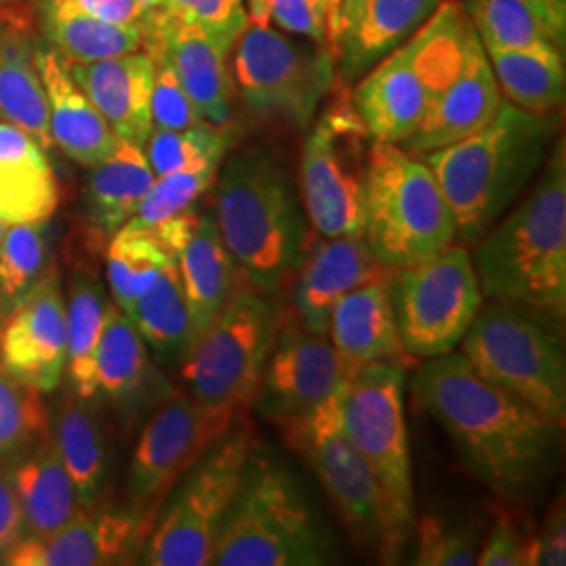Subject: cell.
Instances as JSON below:
<instances>
[{"instance_id": "1", "label": "cell", "mask_w": 566, "mask_h": 566, "mask_svg": "<svg viewBox=\"0 0 566 566\" xmlns=\"http://www.w3.org/2000/svg\"><path fill=\"white\" fill-rule=\"evenodd\" d=\"M413 397L493 493L523 500L542 483L563 426L483 380L462 353L426 359L413 378Z\"/></svg>"}, {"instance_id": "2", "label": "cell", "mask_w": 566, "mask_h": 566, "mask_svg": "<svg viewBox=\"0 0 566 566\" xmlns=\"http://www.w3.org/2000/svg\"><path fill=\"white\" fill-rule=\"evenodd\" d=\"M544 170L525 200L476 243L474 271L483 296L546 315L566 313L565 139L549 147Z\"/></svg>"}, {"instance_id": "3", "label": "cell", "mask_w": 566, "mask_h": 566, "mask_svg": "<svg viewBox=\"0 0 566 566\" xmlns=\"http://www.w3.org/2000/svg\"><path fill=\"white\" fill-rule=\"evenodd\" d=\"M554 124L502 102L493 120L462 142L424 154L455 219V240L476 245L546 160Z\"/></svg>"}, {"instance_id": "4", "label": "cell", "mask_w": 566, "mask_h": 566, "mask_svg": "<svg viewBox=\"0 0 566 566\" xmlns=\"http://www.w3.org/2000/svg\"><path fill=\"white\" fill-rule=\"evenodd\" d=\"M217 229L252 287L273 294L306 252V219L280 164L248 149L224 164Z\"/></svg>"}, {"instance_id": "5", "label": "cell", "mask_w": 566, "mask_h": 566, "mask_svg": "<svg viewBox=\"0 0 566 566\" xmlns=\"http://www.w3.org/2000/svg\"><path fill=\"white\" fill-rule=\"evenodd\" d=\"M334 558V539L303 489L282 464L252 449L227 510L212 565L322 566Z\"/></svg>"}, {"instance_id": "6", "label": "cell", "mask_w": 566, "mask_h": 566, "mask_svg": "<svg viewBox=\"0 0 566 566\" xmlns=\"http://www.w3.org/2000/svg\"><path fill=\"white\" fill-rule=\"evenodd\" d=\"M464 7L443 0L424 25L378 61L355 91V112L374 142L403 145L464 57Z\"/></svg>"}, {"instance_id": "7", "label": "cell", "mask_w": 566, "mask_h": 566, "mask_svg": "<svg viewBox=\"0 0 566 566\" xmlns=\"http://www.w3.org/2000/svg\"><path fill=\"white\" fill-rule=\"evenodd\" d=\"M364 240L388 271L424 263L455 243V219L428 164L374 142L365 166Z\"/></svg>"}, {"instance_id": "8", "label": "cell", "mask_w": 566, "mask_h": 566, "mask_svg": "<svg viewBox=\"0 0 566 566\" xmlns=\"http://www.w3.org/2000/svg\"><path fill=\"white\" fill-rule=\"evenodd\" d=\"M252 449V428L235 422L182 474L166 495V504L158 507L137 558L139 565H212L227 510L242 483Z\"/></svg>"}, {"instance_id": "9", "label": "cell", "mask_w": 566, "mask_h": 566, "mask_svg": "<svg viewBox=\"0 0 566 566\" xmlns=\"http://www.w3.org/2000/svg\"><path fill=\"white\" fill-rule=\"evenodd\" d=\"M343 428L385 493L390 546L385 563H399L413 525V485L405 428V369L365 364L353 371L340 399Z\"/></svg>"}, {"instance_id": "10", "label": "cell", "mask_w": 566, "mask_h": 566, "mask_svg": "<svg viewBox=\"0 0 566 566\" xmlns=\"http://www.w3.org/2000/svg\"><path fill=\"white\" fill-rule=\"evenodd\" d=\"M460 346L462 357L483 380L512 392L554 424H565V348L526 311L489 301Z\"/></svg>"}, {"instance_id": "11", "label": "cell", "mask_w": 566, "mask_h": 566, "mask_svg": "<svg viewBox=\"0 0 566 566\" xmlns=\"http://www.w3.org/2000/svg\"><path fill=\"white\" fill-rule=\"evenodd\" d=\"M277 327L263 292L238 287L179 367L187 395L206 407L242 413L256 399Z\"/></svg>"}, {"instance_id": "12", "label": "cell", "mask_w": 566, "mask_h": 566, "mask_svg": "<svg viewBox=\"0 0 566 566\" xmlns=\"http://www.w3.org/2000/svg\"><path fill=\"white\" fill-rule=\"evenodd\" d=\"M390 273L388 296L405 353L416 359L453 353L485 301L464 243Z\"/></svg>"}, {"instance_id": "13", "label": "cell", "mask_w": 566, "mask_h": 566, "mask_svg": "<svg viewBox=\"0 0 566 566\" xmlns=\"http://www.w3.org/2000/svg\"><path fill=\"white\" fill-rule=\"evenodd\" d=\"M343 390L313 411L280 426L287 446L303 455L322 481L350 537L361 546L378 547L386 560L390 512L371 468L344 432Z\"/></svg>"}, {"instance_id": "14", "label": "cell", "mask_w": 566, "mask_h": 566, "mask_svg": "<svg viewBox=\"0 0 566 566\" xmlns=\"http://www.w3.org/2000/svg\"><path fill=\"white\" fill-rule=\"evenodd\" d=\"M233 76L254 118L306 126L334 81V55L280 30L248 23L233 46Z\"/></svg>"}, {"instance_id": "15", "label": "cell", "mask_w": 566, "mask_h": 566, "mask_svg": "<svg viewBox=\"0 0 566 566\" xmlns=\"http://www.w3.org/2000/svg\"><path fill=\"white\" fill-rule=\"evenodd\" d=\"M238 418L240 411L206 407L181 392L164 397L133 453L126 481L128 510L156 518L170 489Z\"/></svg>"}, {"instance_id": "16", "label": "cell", "mask_w": 566, "mask_h": 566, "mask_svg": "<svg viewBox=\"0 0 566 566\" xmlns=\"http://www.w3.org/2000/svg\"><path fill=\"white\" fill-rule=\"evenodd\" d=\"M359 116L329 112L306 135L301 191L308 221L322 238L364 235L365 166L357 142Z\"/></svg>"}, {"instance_id": "17", "label": "cell", "mask_w": 566, "mask_h": 566, "mask_svg": "<svg viewBox=\"0 0 566 566\" xmlns=\"http://www.w3.org/2000/svg\"><path fill=\"white\" fill-rule=\"evenodd\" d=\"M355 369L325 334L301 322H280L254 399L256 411L275 424L301 418L340 392Z\"/></svg>"}, {"instance_id": "18", "label": "cell", "mask_w": 566, "mask_h": 566, "mask_svg": "<svg viewBox=\"0 0 566 566\" xmlns=\"http://www.w3.org/2000/svg\"><path fill=\"white\" fill-rule=\"evenodd\" d=\"M67 327L57 266L51 264L0 322V365L21 385L49 395L65 374Z\"/></svg>"}, {"instance_id": "19", "label": "cell", "mask_w": 566, "mask_h": 566, "mask_svg": "<svg viewBox=\"0 0 566 566\" xmlns=\"http://www.w3.org/2000/svg\"><path fill=\"white\" fill-rule=\"evenodd\" d=\"M156 518L133 510L81 507L78 514L44 537H23L2 565L99 566L137 563Z\"/></svg>"}, {"instance_id": "20", "label": "cell", "mask_w": 566, "mask_h": 566, "mask_svg": "<svg viewBox=\"0 0 566 566\" xmlns=\"http://www.w3.org/2000/svg\"><path fill=\"white\" fill-rule=\"evenodd\" d=\"M502 102L504 95L491 70L485 46L470 23L464 57L455 76L430 103L424 120L401 147L416 156H424L451 143L462 142L493 120Z\"/></svg>"}, {"instance_id": "21", "label": "cell", "mask_w": 566, "mask_h": 566, "mask_svg": "<svg viewBox=\"0 0 566 566\" xmlns=\"http://www.w3.org/2000/svg\"><path fill=\"white\" fill-rule=\"evenodd\" d=\"M294 287V308L298 322L315 332L327 334L332 306L350 290L390 273L374 256L364 235L324 238L304 252Z\"/></svg>"}, {"instance_id": "22", "label": "cell", "mask_w": 566, "mask_h": 566, "mask_svg": "<svg viewBox=\"0 0 566 566\" xmlns=\"http://www.w3.org/2000/svg\"><path fill=\"white\" fill-rule=\"evenodd\" d=\"M70 74L109 124L118 142L145 145L151 130L154 60L149 53H128L93 63L67 61Z\"/></svg>"}, {"instance_id": "23", "label": "cell", "mask_w": 566, "mask_h": 566, "mask_svg": "<svg viewBox=\"0 0 566 566\" xmlns=\"http://www.w3.org/2000/svg\"><path fill=\"white\" fill-rule=\"evenodd\" d=\"M143 46L163 51L203 122L229 126L233 97L229 51L198 28L163 25L147 18H143Z\"/></svg>"}, {"instance_id": "24", "label": "cell", "mask_w": 566, "mask_h": 566, "mask_svg": "<svg viewBox=\"0 0 566 566\" xmlns=\"http://www.w3.org/2000/svg\"><path fill=\"white\" fill-rule=\"evenodd\" d=\"M34 61L46 93L53 145H57L70 160L88 168L109 158L118 147V137L72 78L67 61L51 49L39 51Z\"/></svg>"}, {"instance_id": "25", "label": "cell", "mask_w": 566, "mask_h": 566, "mask_svg": "<svg viewBox=\"0 0 566 566\" xmlns=\"http://www.w3.org/2000/svg\"><path fill=\"white\" fill-rule=\"evenodd\" d=\"M329 343L355 367L407 361L388 296V273L364 283L332 306L327 322Z\"/></svg>"}, {"instance_id": "26", "label": "cell", "mask_w": 566, "mask_h": 566, "mask_svg": "<svg viewBox=\"0 0 566 566\" xmlns=\"http://www.w3.org/2000/svg\"><path fill=\"white\" fill-rule=\"evenodd\" d=\"M20 500L25 537H44L67 525L81 510L74 483L51 432L4 462Z\"/></svg>"}, {"instance_id": "27", "label": "cell", "mask_w": 566, "mask_h": 566, "mask_svg": "<svg viewBox=\"0 0 566 566\" xmlns=\"http://www.w3.org/2000/svg\"><path fill=\"white\" fill-rule=\"evenodd\" d=\"M443 0H367L338 46V70L359 81L390 51L416 34Z\"/></svg>"}, {"instance_id": "28", "label": "cell", "mask_w": 566, "mask_h": 566, "mask_svg": "<svg viewBox=\"0 0 566 566\" xmlns=\"http://www.w3.org/2000/svg\"><path fill=\"white\" fill-rule=\"evenodd\" d=\"M177 266L193 327L200 338L240 287L235 261L212 217L198 219L177 256Z\"/></svg>"}, {"instance_id": "29", "label": "cell", "mask_w": 566, "mask_h": 566, "mask_svg": "<svg viewBox=\"0 0 566 566\" xmlns=\"http://www.w3.org/2000/svg\"><path fill=\"white\" fill-rule=\"evenodd\" d=\"M156 369L149 359L147 344L128 315L114 303L107 304L102 338L95 355L97 395L135 411L156 385Z\"/></svg>"}, {"instance_id": "30", "label": "cell", "mask_w": 566, "mask_h": 566, "mask_svg": "<svg viewBox=\"0 0 566 566\" xmlns=\"http://www.w3.org/2000/svg\"><path fill=\"white\" fill-rule=\"evenodd\" d=\"M154 179L142 145L118 142L109 158L93 166L84 189V214L93 233L109 240L135 214Z\"/></svg>"}, {"instance_id": "31", "label": "cell", "mask_w": 566, "mask_h": 566, "mask_svg": "<svg viewBox=\"0 0 566 566\" xmlns=\"http://www.w3.org/2000/svg\"><path fill=\"white\" fill-rule=\"evenodd\" d=\"M483 46L506 102L539 116L563 105L566 93L563 49H556L552 44Z\"/></svg>"}, {"instance_id": "32", "label": "cell", "mask_w": 566, "mask_h": 566, "mask_svg": "<svg viewBox=\"0 0 566 566\" xmlns=\"http://www.w3.org/2000/svg\"><path fill=\"white\" fill-rule=\"evenodd\" d=\"M51 437L74 483L78 504L97 506L109 479V451L102 422L88 399L70 392L55 413Z\"/></svg>"}, {"instance_id": "33", "label": "cell", "mask_w": 566, "mask_h": 566, "mask_svg": "<svg viewBox=\"0 0 566 566\" xmlns=\"http://www.w3.org/2000/svg\"><path fill=\"white\" fill-rule=\"evenodd\" d=\"M126 315L160 364L181 367L198 343L177 261L164 266Z\"/></svg>"}, {"instance_id": "34", "label": "cell", "mask_w": 566, "mask_h": 566, "mask_svg": "<svg viewBox=\"0 0 566 566\" xmlns=\"http://www.w3.org/2000/svg\"><path fill=\"white\" fill-rule=\"evenodd\" d=\"M483 44H552L565 51L566 0H464Z\"/></svg>"}, {"instance_id": "35", "label": "cell", "mask_w": 566, "mask_h": 566, "mask_svg": "<svg viewBox=\"0 0 566 566\" xmlns=\"http://www.w3.org/2000/svg\"><path fill=\"white\" fill-rule=\"evenodd\" d=\"M107 296L99 277L91 271H76L65 303V327H67V357L65 369L72 392L82 399L97 397L95 386V355L102 338Z\"/></svg>"}, {"instance_id": "36", "label": "cell", "mask_w": 566, "mask_h": 566, "mask_svg": "<svg viewBox=\"0 0 566 566\" xmlns=\"http://www.w3.org/2000/svg\"><path fill=\"white\" fill-rule=\"evenodd\" d=\"M44 23L57 53L74 63L122 57L143 46V21L116 23L78 9L44 4Z\"/></svg>"}, {"instance_id": "37", "label": "cell", "mask_w": 566, "mask_h": 566, "mask_svg": "<svg viewBox=\"0 0 566 566\" xmlns=\"http://www.w3.org/2000/svg\"><path fill=\"white\" fill-rule=\"evenodd\" d=\"M0 118L25 130L49 151V103L36 61L20 44L0 41Z\"/></svg>"}, {"instance_id": "38", "label": "cell", "mask_w": 566, "mask_h": 566, "mask_svg": "<svg viewBox=\"0 0 566 566\" xmlns=\"http://www.w3.org/2000/svg\"><path fill=\"white\" fill-rule=\"evenodd\" d=\"M175 261L151 229L124 224L107 245V283L112 303L128 313L133 303L156 282L166 264Z\"/></svg>"}, {"instance_id": "39", "label": "cell", "mask_w": 566, "mask_h": 566, "mask_svg": "<svg viewBox=\"0 0 566 566\" xmlns=\"http://www.w3.org/2000/svg\"><path fill=\"white\" fill-rule=\"evenodd\" d=\"M51 264L46 221L9 224L0 242V317L41 282Z\"/></svg>"}, {"instance_id": "40", "label": "cell", "mask_w": 566, "mask_h": 566, "mask_svg": "<svg viewBox=\"0 0 566 566\" xmlns=\"http://www.w3.org/2000/svg\"><path fill=\"white\" fill-rule=\"evenodd\" d=\"M231 143L233 135L229 126L221 128L202 120L182 130L154 128L143 145V151L154 175L163 177L203 164H221Z\"/></svg>"}, {"instance_id": "41", "label": "cell", "mask_w": 566, "mask_h": 566, "mask_svg": "<svg viewBox=\"0 0 566 566\" xmlns=\"http://www.w3.org/2000/svg\"><path fill=\"white\" fill-rule=\"evenodd\" d=\"M51 432L41 392L21 385L0 365V464Z\"/></svg>"}, {"instance_id": "42", "label": "cell", "mask_w": 566, "mask_h": 566, "mask_svg": "<svg viewBox=\"0 0 566 566\" xmlns=\"http://www.w3.org/2000/svg\"><path fill=\"white\" fill-rule=\"evenodd\" d=\"M145 18L163 25L198 28L229 53L250 23L245 0H164Z\"/></svg>"}, {"instance_id": "43", "label": "cell", "mask_w": 566, "mask_h": 566, "mask_svg": "<svg viewBox=\"0 0 566 566\" xmlns=\"http://www.w3.org/2000/svg\"><path fill=\"white\" fill-rule=\"evenodd\" d=\"M219 166L221 164H203L198 168H187L156 177L147 193L143 196L135 214L124 224L135 229H151L181 214L206 189H210V185L217 179Z\"/></svg>"}, {"instance_id": "44", "label": "cell", "mask_w": 566, "mask_h": 566, "mask_svg": "<svg viewBox=\"0 0 566 566\" xmlns=\"http://www.w3.org/2000/svg\"><path fill=\"white\" fill-rule=\"evenodd\" d=\"M269 21L324 46L334 60L343 39V0H269Z\"/></svg>"}, {"instance_id": "45", "label": "cell", "mask_w": 566, "mask_h": 566, "mask_svg": "<svg viewBox=\"0 0 566 566\" xmlns=\"http://www.w3.org/2000/svg\"><path fill=\"white\" fill-rule=\"evenodd\" d=\"M481 542L476 533L464 526L449 525L443 518L428 516L418 525V546L413 565L472 566L476 565Z\"/></svg>"}, {"instance_id": "46", "label": "cell", "mask_w": 566, "mask_h": 566, "mask_svg": "<svg viewBox=\"0 0 566 566\" xmlns=\"http://www.w3.org/2000/svg\"><path fill=\"white\" fill-rule=\"evenodd\" d=\"M154 60V88H151V120L154 128L182 130L202 122L196 105L189 99L181 81L166 60L163 51L145 49Z\"/></svg>"}, {"instance_id": "47", "label": "cell", "mask_w": 566, "mask_h": 566, "mask_svg": "<svg viewBox=\"0 0 566 566\" xmlns=\"http://www.w3.org/2000/svg\"><path fill=\"white\" fill-rule=\"evenodd\" d=\"M57 208V182L0 172V219L7 223L49 221Z\"/></svg>"}, {"instance_id": "48", "label": "cell", "mask_w": 566, "mask_h": 566, "mask_svg": "<svg viewBox=\"0 0 566 566\" xmlns=\"http://www.w3.org/2000/svg\"><path fill=\"white\" fill-rule=\"evenodd\" d=\"M476 565L535 566V535L510 512L500 514L483 546L479 547Z\"/></svg>"}, {"instance_id": "49", "label": "cell", "mask_w": 566, "mask_h": 566, "mask_svg": "<svg viewBox=\"0 0 566 566\" xmlns=\"http://www.w3.org/2000/svg\"><path fill=\"white\" fill-rule=\"evenodd\" d=\"M0 172L25 179L53 177L41 143L9 122H0Z\"/></svg>"}, {"instance_id": "50", "label": "cell", "mask_w": 566, "mask_h": 566, "mask_svg": "<svg viewBox=\"0 0 566 566\" xmlns=\"http://www.w3.org/2000/svg\"><path fill=\"white\" fill-rule=\"evenodd\" d=\"M23 537H25V523H23L20 500L7 474V468L0 464V565Z\"/></svg>"}, {"instance_id": "51", "label": "cell", "mask_w": 566, "mask_h": 566, "mask_svg": "<svg viewBox=\"0 0 566 566\" xmlns=\"http://www.w3.org/2000/svg\"><path fill=\"white\" fill-rule=\"evenodd\" d=\"M566 563V518L563 502L552 507L542 531L535 535V566Z\"/></svg>"}, {"instance_id": "52", "label": "cell", "mask_w": 566, "mask_h": 566, "mask_svg": "<svg viewBox=\"0 0 566 566\" xmlns=\"http://www.w3.org/2000/svg\"><path fill=\"white\" fill-rule=\"evenodd\" d=\"M46 4L78 9L88 15L116 23H139L149 11L139 0H46Z\"/></svg>"}, {"instance_id": "53", "label": "cell", "mask_w": 566, "mask_h": 566, "mask_svg": "<svg viewBox=\"0 0 566 566\" xmlns=\"http://www.w3.org/2000/svg\"><path fill=\"white\" fill-rule=\"evenodd\" d=\"M245 9H248V18L252 23L266 25L269 21V0H245Z\"/></svg>"}, {"instance_id": "54", "label": "cell", "mask_w": 566, "mask_h": 566, "mask_svg": "<svg viewBox=\"0 0 566 566\" xmlns=\"http://www.w3.org/2000/svg\"><path fill=\"white\" fill-rule=\"evenodd\" d=\"M367 0H343V36L350 30V25L359 18ZM343 41V39H340Z\"/></svg>"}, {"instance_id": "55", "label": "cell", "mask_w": 566, "mask_h": 566, "mask_svg": "<svg viewBox=\"0 0 566 566\" xmlns=\"http://www.w3.org/2000/svg\"><path fill=\"white\" fill-rule=\"evenodd\" d=\"M139 2H142L143 7H145V9H149V11H151V9H156V7H160V4H163L164 0H139Z\"/></svg>"}, {"instance_id": "56", "label": "cell", "mask_w": 566, "mask_h": 566, "mask_svg": "<svg viewBox=\"0 0 566 566\" xmlns=\"http://www.w3.org/2000/svg\"><path fill=\"white\" fill-rule=\"evenodd\" d=\"M9 224L11 223H7V221L0 219V242H2V238H4V233H7V229H9Z\"/></svg>"}, {"instance_id": "57", "label": "cell", "mask_w": 566, "mask_h": 566, "mask_svg": "<svg viewBox=\"0 0 566 566\" xmlns=\"http://www.w3.org/2000/svg\"><path fill=\"white\" fill-rule=\"evenodd\" d=\"M0 322H2V317H0Z\"/></svg>"}]
</instances>
